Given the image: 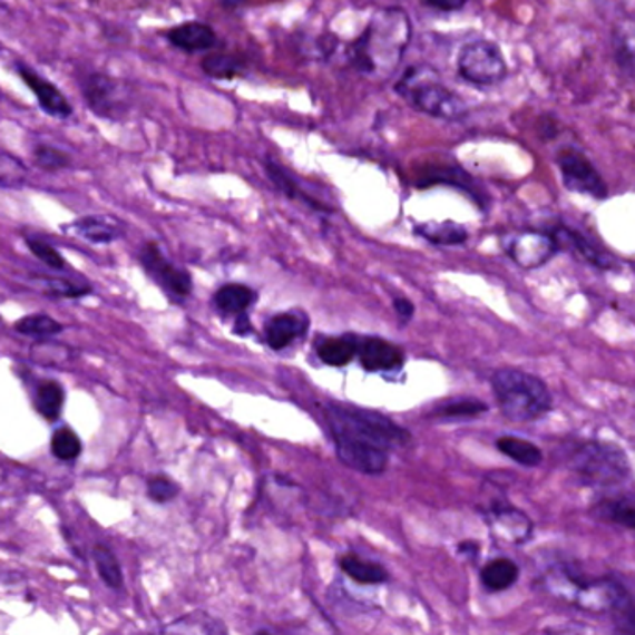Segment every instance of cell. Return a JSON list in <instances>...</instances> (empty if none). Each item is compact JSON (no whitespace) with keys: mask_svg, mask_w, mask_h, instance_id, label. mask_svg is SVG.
<instances>
[{"mask_svg":"<svg viewBox=\"0 0 635 635\" xmlns=\"http://www.w3.org/2000/svg\"><path fill=\"white\" fill-rule=\"evenodd\" d=\"M16 330L19 334L46 340V338L62 334L63 324L58 323L57 319L49 318L46 313H38V315H27V318L19 319L16 323Z\"/></svg>","mask_w":635,"mask_h":635,"instance_id":"cell-30","label":"cell"},{"mask_svg":"<svg viewBox=\"0 0 635 635\" xmlns=\"http://www.w3.org/2000/svg\"><path fill=\"white\" fill-rule=\"evenodd\" d=\"M412 25L403 10L388 8L374 16L368 29L351 47V62L362 74L392 69L403 57Z\"/></svg>","mask_w":635,"mask_h":635,"instance_id":"cell-3","label":"cell"},{"mask_svg":"<svg viewBox=\"0 0 635 635\" xmlns=\"http://www.w3.org/2000/svg\"><path fill=\"white\" fill-rule=\"evenodd\" d=\"M27 166L23 160L0 152V188H21L27 182Z\"/></svg>","mask_w":635,"mask_h":635,"instance_id":"cell-33","label":"cell"},{"mask_svg":"<svg viewBox=\"0 0 635 635\" xmlns=\"http://www.w3.org/2000/svg\"><path fill=\"white\" fill-rule=\"evenodd\" d=\"M492 392L507 420L517 423L540 420L551 410L550 390L545 382L522 369L504 368L492 374Z\"/></svg>","mask_w":635,"mask_h":635,"instance_id":"cell-4","label":"cell"},{"mask_svg":"<svg viewBox=\"0 0 635 635\" xmlns=\"http://www.w3.org/2000/svg\"><path fill=\"white\" fill-rule=\"evenodd\" d=\"M177 494H179V487L177 482L172 481L170 477L157 476L148 481V498L155 504L172 501Z\"/></svg>","mask_w":635,"mask_h":635,"instance_id":"cell-36","label":"cell"},{"mask_svg":"<svg viewBox=\"0 0 635 635\" xmlns=\"http://www.w3.org/2000/svg\"><path fill=\"white\" fill-rule=\"evenodd\" d=\"M520 568L517 563L498 557L481 568V584L488 593H501L517 584Z\"/></svg>","mask_w":635,"mask_h":635,"instance_id":"cell-22","label":"cell"},{"mask_svg":"<svg viewBox=\"0 0 635 635\" xmlns=\"http://www.w3.org/2000/svg\"><path fill=\"white\" fill-rule=\"evenodd\" d=\"M570 471L584 487H617L632 476L628 455L612 442L579 443L570 455Z\"/></svg>","mask_w":635,"mask_h":635,"instance_id":"cell-5","label":"cell"},{"mask_svg":"<svg viewBox=\"0 0 635 635\" xmlns=\"http://www.w3.org/2000/svg\"><path fill=\"white\" fill-rule=\"evenodd\" d=\"M426 7L432 8V10H438V12H457V10H462L466 7L465 0H426L423 2Z\"/></svg>","mask_w":635,"mask_h":635,"instance_id":"cell-41","label":"cell"},{"mask_svg":"<svg viewBox=\"0 0 635 635\" xmlns=\"http://www.w3.org/2000/svg\"><path fill=\"white\" fill-rule=\"evenodd\" d=\"M487 522L494 539L507 546H522L534 535V522L526 512L507 504H494L485 511Z\"/></svg>","mask_w":635,"mask_h":635,"instance_id":"cell-10","label":"cell"},{"mask_svg":"<svg viewBox=\"0 0 635 635\" xmlns=\"http://www.w3.org/2000/svg\"><path fill=\"white\" fill-rule=\"evenodd\" d=\"M166 40L185 52L207 51L216 46L215 30L209 25L188 21L166 32Z\"/></svg>","mask_w":635,"mask_h":635,"instance_id":"cell-16","label":"cell"},{"mask_svg":"<svg viewBox=\"0 0 635 635\" xmlns=\"http://www.w3.org/2000/svg\"><path fill=\"white\" fill-rule=\"evenodd\" d=\"M63 399H66V393H63V388L58 384L57 380H43L36 388V410L46 420L55 421L60 418L63 409Z\"/></svg>","mask_w":635,"mask_h":635,"instance_id":"cell-26","label":"cell"},{"mask_svg":"<svg viewBox=\"0 0 635 635\" xmlns=\"http://www.w3.org/2000/svg\"><path fill=\"white\" fill-rule=\"evenodd\" d=\"M257 301V293L250 290L248 285L243 284H226L222 285L221 290L216 291L213 296V304H215L218 312L224 315H241L246 313L254 302Z\"/></svg>","mask_w":635,"mask_h":635,"instance_id":"cell-21","label":"cell"},{"mask_svg":"<svg viewBox=\"0 0 635 635\" xmlns=\"http://www.w3.org/2000/svg\"><path fill=\"white\" fill-rule=\"evenodd\" d=\"M496 448H498L499 453H504L505 457H509V459L515 460L517 465L524 466V468H537L545 459L539 446H535L534 442L524 440V438H498Z\"/></svg>","mask_w":635,"mask_h":635,"instance_id":"cell-25","label":"cell"},{"mask_svg":"<svg viewBox=\"0 0 635 635\" xmlns=\"http://www.w3.org/2000/svg\"><path fill=\"white\" fill-rule=\"evenodd\" d=\"M356 356L369 373L398 371L404 363L403 349L377 335H356Z\"/></svg>","mask_w":635,"mask_h":635,"instance_id":"cell-11","label":"cell"},{"mask_svg":"<svg viewBox=\"0 0 635 635\" xmlns=\"http://www.w3.org/2000/svg\"><path fill=\"white\" fill-rule=\"evenodd\" d=\"M25 243L29 246L30 252L35 254L41 263H46L47 267L55 268V271H63L68 267V263L63 260L62 254H58V250L46 241L40 238H25Z\"/></svg>","mask_w":635,"mask_h":635,"instance_id":"cell-35","label":"cell"},{"mask_svg":"<svg viewBox=\"0 0 635 635\" xmlns=\"http://www.w3.org/2000/svg\"><path fill=\"white\" fill-rule=\"evenodd\" d=\"M488 404L482 403L481 399L459 398L446 401L440 404L432 416L434 418H443V420H462V418H476V416L485 414Z\"/></svg>","mask_w":635,"mask_h":635,"instance_id":"cell-28","label":"cell"},{"mask_svg":"<svg viewBox=\"0 0 635 635\" xmlns=\"http://www.w3.org/2000/svg\"><path fill=\"white\" fill-rule=\"evenodd\" d=\"M265 170H267L268 179L274 183V187H279V190H282L285 196H290V198L293 199H302V202H306V204L318 207L319 211H326L323 205L318 204V202H313L310 196L302 193L299 185H296L295 179L291 177L290 172H285L279 163L267 159V163H265Z\"/></svg>","mask_w":635,"mask_h":635,"instance_id":"cell-32","label":"cell"},{"mask_svg":"<svg viewBox=\"0 0 635 635\" xmlns=\"http://www.w3.org/2000/svg\"><path fill=\"white\" fill-rule=\"evenodd\" d=\"M613 623H615L613 635H635V617L617 618Z\"/></svg>","mask_w":635,"mask_h":635,"instance_id":"cell-43","label":"cell"},{"mask_svg":"<svg viewBox=\"0 0 635 635\" xmlns=\"http://www.w3.org/2000/svg\"><path fill=\"white\" fill-rule=\"evenodd\" d=\"M315 352L319 360L332 365V368H343L346 363L352 362V358L356 356V335H324L319 338L315 343Z\"/></svg>","mask_w":635,"mask_h":635,"instance_id":"cell-19","label":"cell"},{"mask_svg":"<svg viewBox=\"0 0 635 635\" xmlns=\"http://www.w3.org/2000/svg\"><path fill=\"white\" fill-rule=\"evenodd\" d=\"M416 233L432 244L442 246H453L468 241V229L455 222H442V224H421L416 226Z\"/></svg>","mask_w":635,"mask_h":635,"instance_id":"cell-27","label":"cell"},{"mask_svg":"<svg viewBox=\"0 0 635 635\" xmlns=\"http://www.w3.org/2000/svg\"><path fill=\"white\" fill-rule=\"evenodd\" d=\"M202 69L211 79L229 80L235 79L244 71V62L233 55H209L202 60Z\"/></svg>","mask_w":635,"mask_h":635,"instance_id":"cell-29","label":"cell"},{"mask_svg":"<svg viewBox=\"0 0 635 635\" xmlns=\"http://www.w3.org/2000/svg\"><path fill=\"white\" fill-rule=\"evenodd\" d=\"M91 557L96 563L97 573L101 576L102 582L113 587V589H121L124 585V574L119 568L118 559L114 556L113 550L107 546H96L91 550Z\"/></svg>","mask_w":635,"mask_h":635,"instance_id":"cell-31","label":"cell"},{"mask_svg":"<svg viewBox=\"0 0 635 635\" xmlns=\"http://www.w3.org/2000/svg\"><path fill=\"white\" fill-rule=\"evenodd\" d=\"M543 587L554 600L576 607L593 615H612L634 612V600L628 589L617 579L587 578L567 567H554L543 576Z\"/></svg>","mask_w":635,"mask_h":635,"instance_id":"cell-2","label":"cell"},{"mask_svg":"<svg viewBox=\"0 0 635 635\" xmlns=\"http://www.w3.org/2000/svg\"><path fill=\"white\" fill-rule=\"evenodd\" d=\"M557 166L568 190L595 199H606L609 196L607 185L598 170L576 149H563L561 154L557 155Z\"/></svg>","mask_w":635,"mask_h":635,"instance_id":"cell-9","label":"cell"},{"mask_svg":"<svg viewBox=\"0 0 635 635\" xmlns=\"http://www.w3.org/2000/svg\"><path fill=\"white\" fill-rule=\"evenodd\" d=\"M133 635H224V629L215 618L202 615V613H190V615L177 618L174 623L166 624L165 628L154 634Z\"/></svg>","mask_w":635,"mask_h":635,"instance_id":"cell-23","label":"cell"},{"mask_svg":"<svg viewBox=\"0 0 635 635\" xmlns=\"http://www.w3.org/2000/svg\"><path fill=\"white\" fill-rule=\"evenodd\" d=\"M543 124H545V129H543V137L546 138H556L557 135V127L551 119H543Z\"/></svg>","mask_w":635,"mask_h":635,"instance_id":"cell-44","label":"cell"},{"mask_svg":"<svg viewBox=\"0 0 635 635\" xmlns=\"http://www.w3.org/2000/svg\"><path fill=\"white\" fill-rule=\"evenodd\" d=\"M51 451L57 459L75 460L82 451V443L71 429L62 427L52 434Z\"/></svg>","mask_w":635,"mask_h":635,"instance_id":"cell-34","label":"cell"},{"mask_svg":"<svg viewBox=\"0 0 635 635\" xmlns=\"http://www.w3.org/2000/svg\"><path fill=\"white\" fill-rule=\"evenodd\" d=\"M557 244L548 233H522L507 244V252L522 268H539L556 256Z\"/></svg>","mask_w":635,"mask_h":635,"instance_id":"cell-12","label":"cell"},{"mask_svg":"<svg viewBox=\"0 0 635 635\" xmlns=\"http://www.w3.org/2000/svg\"><path fill=\"white\" fill-rule=\"evenodd\" d=\"M74 232L88 243L108 244L116 243L124 237V222L108 215L85 216L74 222Z\"/></svg>","mask_w":635,"mask_h":635,"instance_id":"cell-18","label":"cell"},{"mask_svg":"<svg viewBox=\"0 0 635 635\" xmlns=\"http://www.w3.org/2000/svg\"><path fill=\"white\" fill-rule=\"evenodd\" d=\"M459 74L477 86L499 85L507 77V63L492 41H471L460 51Z\"/></svg>","mask_w":635,"mask_h":635,"instance_id":"cell-7","label":"cell"},{"mask_svg":"<svg viewBox=\"0 0 635 635\" xmlns=\"http://www.w3.org/2000/svg\"><path fill=\"white\" fill-rule=\"evenodd\" d=\"M35 159L38 166L46 168V170H62L71 163L68 154H63L52 146H38L35 149Z\"/></svg>","mask_w":635,"mask_h":635,"instance_id":"cell-37","label":"cell"},{"mask_svg":"<svg viewBox=\"0 0 635 635\" xmlns=\"http://www.w3.org/2000/svg\"><path fill=\"white\" fill-rule=\"evenodd\" d=\"M593 517L632 531L635 528L634 496L628 492L621 494L617 498L602 499L600 504L593 507Z\"/></svg>","mask_w":635,"mask_h":635,"instance_id":"cell-20","label":"cell"},{"mask_svg":"<svg viewBox=\"0 0 635 635\" xmlns=\"http://www.w3.org/2000/svg\"><path fill=\"white\" fill-rule=\"evenodd\" d=\"M310 326V318L301 310L279 313L265 324V341L274 351H282L304 338Z\"/></svg>","mask_w":635,"mask_h":635,"instance_id":"cell-15","label":"cell"},{"mask_svg":"<svg viewBox=\"0 0 635 635\" xmlns=\"http://www.w3.org/2000/svg\"><path fill=\"white\" fill-rule=\"evenodd\" d=\"M82 96L88 108L101 118L118 119L121 116L124 101L119 97V88L110 77L102 74H90L82 80Z\"/></svg>","mask_w":635,"mask_h":635,"instance_id":"cell-13","label":"cell"},{"mask_svg":"<svg viewBox=\"0 0 635 635\" xmlns=\"http://www.w3.org/2000/svg\"><path fill=\"white\" fill-rule=\"evenodd\" d=\"M613 49H615V60H617V66L621 68L624 75L632 77L634 74V47H632V40L628 36H624V32H617L615 35V40H613Z\"/></svg>","mask_w":635,"mask_h":635,"instance_id":"cell-38","label":"cell"},{"mask_svg":"<svg viewBox=\"0 0 635 635\" xmlns=\"http://www.w3.org/2000/svg\"><path fill=\"white\" fill-rule=\"evenodd\" d=\"M256 635H271V634H268V632H257Z\"/></svg>","mask_w":635,"mask_h":635,"instance_id":"cell-45","label":"cell"},{"mask_svg":"<svg viewBox=\"0 0 635 635\" xmlns=\"http://www.w3.org/2000/svg\"><path fill=\"white\" fill-rule=\"evenodd\" d=\"M138 260L143 263V267L146 268V273L168 295L174 296L177 301H183V299H187L193 293V276H190V273L168 262L157 244H144L140 252H138Z\"/></svg>","mask_w":635,"mask_h":635,"instance_id":"cell-8","label":"cell"},{"mask_svg":"<svg viewBox=\"0 0 635 635\" xmlns=\"http://www.w3.org/2000/svg\"><path fill=\"white\" fill-rule=\"evenodd\" d=\"M254 332V326H252V321H250L248 313H241L235 318V323H233V334L241 335V338H246V335Z\"/></svg>","mask_w":635,"mask_h":635,"instance_id":"cell-42","label":"cell"},{"mask_svg":"<svg viewBox=\"0 0 635 635\" xmlns=\"http://www.w3.org/2000/svg\"><path fill=\"white\" fill-rule=\"evenodd\" d=\"M340 568L356 584L380 585L387 584L390 579L387 568L382 565L374 561H363L362 557L354 556V554L341 557Z\"/></svg>","mask_w":635,"mask_h":635,"instance_id":"cell-24","label":"cell"},{"mask_svg":"<svg viewBox=\"0 0 635 635\" xmlns=\"http://www.w3.org/2000/svg\"><path fill=\"white\" fill-rule=\"evenodd\" d=\"M550 237L556 241L557 248H565L568 252H574L576 256L582 257L584 262L595 265V267L602 268V271H609L613 263L609 262V257L606 254H602L600 250H596L593 244L587 241V238L582 235V233L574 232L567 226H557L554 232L550 233Z\"/></svg>","mask_w":635,"mask_h":635,"instance_id":"cell-17","label":"cell"},{"mask_svg":"<svg viewBox=\"0 0 635 635\" xmlns=\"http://www.w3.org/2000/svg\"><path fill=\"white\" fill-rule=\"evenodd\" d=\"M324 420L338 459L363 476L384 473L390 455L410 442L407 429L377 410L332 403L324 407Z\"/></svg>","mask_w":635,"mask_h":635,"instance_id":"cell-1","label":"cell"},{"mask_svg":"<svg viewBox=\"0 0 635 635\" xmlns=\"http://www.w3.org/2000/svg\"><path fill=\"white\" fill-rule=\"evenodd\" d=\"M393 310H395V315H398L399 321L403 324L409 323V321H412V318H414V304L403 299V296L393 299Z\"/></svg>","mask_w":635,"mask_h":635,"instance_id":"cell-40","label":"cell"},{"mask_svg":"<svg viewBox=\"0 0 635 635\" xmlns=\"http://www.w3.org/2000/svg\"><path fill=\"white\" fill-rule=\"evenodd\" d=\"M47 295L55 296V299H79V296L88 295L90 287H77L75 284H69L66 280L46 279Z\"/></svg>","mask_w":635,"mask_h":635,"instance_id":"cell-39","label":"cell"},{"mask_svg":"<svg viewBox=\"0 0 635 635\" xmlns=\"http://www.w3.org/2000/svg\"><path fill=\"white\" fill-rule=\"evenodd\" d=\"M395 91L409 99L412 107L432 118L457 121L468 114L466 102L449 88L440 85L437 71L426 66L407 69V74L395 85Z\"/></svg>","mask_w":635,"mask_h":635,"instance_id":"cell-6","label":"cell"},{"mask_svg":"<svg viewBox=\"0 0 635 635\" xmlns=\"http://www.w3.org/2000/svg\"><path fill=\"white\" fill-rule=\"evenodd\" d=\"M18 74L23 79L25 85L29 86L30 91L35 94L36 99L40 102V107L46 110L49 116L55 118H69L74 114V108L69 105L68 97L52 85L51 80H46L36 74L35 69L27 68L25 63H18Z\"/></svg>","mask_w":635,"mask_h":635,"instance_id":"cell-14","label":"cell"}]
</instances>
